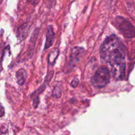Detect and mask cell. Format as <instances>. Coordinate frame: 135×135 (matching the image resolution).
<instances>
[{"label":"cell","mask_w":135,"mask_h":135,"mask_svg":"<svg viewBox=\"0 0 135 135\" xmlns=\"http://www.w3.org/2000/svg\"><path fill=\"white\" fill-rule=\"evenodd\" d=\"M126 47L115 35L108 37L102 44L100 57L112 67L113 76L116 80H122L125 75Z\"/></svg>","instance_id":"1"},{"label":"cell","mask_w":135,"mask_h":135,"mask_svg":"<svg viewBox=\"0 0 135 135\" xmlns=\"http://www.w3.org/2000/svg\"><path fill=\"white\" fill-rule=\"evenodd\" d=\"M114 25L117 30L127 38H132L135 36V28L131 22L121 16H117L114 20Z\"/></svg>","instance_id":"2"},{"label":"cell","mask_w":135,"mask_h":135,"mask_svg":"<svg viewBox=\"0 0 135 135\" xmlns=\"http://www.w3.org/2000/svg\"><path fill=\"white\" fill-rule=\"evenodd\" d=\"M110 80V73L105 67H100L95 72L92 78V84L96 88H104Z\"/></svg>","instance_id":"3"},{"label":"cell","mask_w":135,"mask_h":135,"mask_svg":"<svg viewBox=\"0 0 135 135\" xmlns=\"http://www.w3.org/2000/svg\"><path fill=\"white\" fill-rule=\"evenodd\" d=\"M83 48L80 47H74L71 51V56H70V61L69 64L71 66H75L76 63L79 62V59H80V57H81L82 54H83Z\"/></svg>","instance_id":"4"},{"label":"cell","mask_w":135,"mask_h":135,"mask_svg":"<svg viewBox=\"0 0 135 135\" xmlns=\"http://www.w3.org/2000/svg\"><path fill=\"white\" fill-rule=\"evenodd\" d=\"M54 38H55V33L54 32V28L51 25H49L47 28V32H46V40L45 44L44 49H48L51 47L54 44Z\"/></svg>","instance_id":"5"},{"label":"cell","mask_w":135,"mask_h":135,"mask_svg":"<svg viewBox=\"0 0 135 135\" xmlns=\"http://www.w3.org/2000/svg\"><path fill=\"white\" fill-rule=\"evenodd\" d=\"M29 29H30V25L28 23L23 24L18 27L17 30V37L20 42H22L26 39L28 34Z\"/></svg>","instance_id":"6"},{"label":"cell","mask_w":135,"mask_h":135,"mask_svg":"<svg viewBox=\"0 0 135 135\" xmlns=\"http://www.w3.org/2000/svg\"><path fill=\"white\" fill-rule=\"evenodd\" d=\"M26 72L24 69H21L18 70L16 73V78H17V81L19 85L22 86L25 84V81H26Z\"/></svg>","instance_id":"7"},{"label":"cell","mask_w":135,"mask_h":135,"mask_svg":"<svg viewBox=\"0 0 135 135\" xmlns=\"http://www.w3.org/2000/svg\"><path fill=\"white\" fill-rule=\"evenodd\" d=\"M45 1L49 7H52L55 5L56 0H45Z\"/></svg>","instance_id":"8"},{"label":"cell","mask_w":135,"mask_h":135,"mask_svg":"<svg viewBox=\"0 0 135 135\" xmlns=\"http://www.w3.org/2000/svg\"><path fill=\"white\" fill-rule=\"evenodd\" d=\"M28 1L32 5H34V6H36V5H37L39 3L40 0H28Z\"/></svg>","instance_id":"9"},{"label":"cell","mask_w":135,"mask_h":135,"mask_svg":"<svg viewBox=\"0 0 135 135\" xmlns=\"http://www.w3.org/2000/svg\"><path fill=\"white\" fill-rule=\"evenodd\" d=\"M5 115V109L2 106L1 104H0V117H3Z\"/></svg>","instance_id":"10"},{"label":"cell","mask_w":135,"mask_h":135,"mask_svg":"<svg viewBox=\"0 0 135 135\" xmlns=\"http://www.w3.org/2000/svg\"><path fill=\"white\" fill-rule=\"evenodd\" d=\"M78 83H79V80H78L77 79H75L72 82H71V85L73 87H76V85L78 84Z\"/></svg>","instance_id":"11"},{"label":"cell","mask_w":135,"mask_h":135,"mask_svg":"<svg viewBox=\"0 0 135 135\" xmlns=\"http://www.w3.org/2000/svg\"><path fill=\"white\" fill-rule=\"evenodd\" d=\"M3 0H0V5H1V3L3 2Z\"/></svg>","instance_id":"12"}]
</instances>
